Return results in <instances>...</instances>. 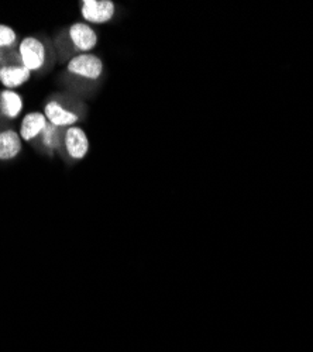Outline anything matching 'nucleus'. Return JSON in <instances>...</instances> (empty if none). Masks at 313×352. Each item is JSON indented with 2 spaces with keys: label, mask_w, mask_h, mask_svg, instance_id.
Wrapping results in <instances>:
<instances>
[{
  "label": "nucleus",
  "mask_w": 313,
  "mask_h": 352,
  "mask_svg": "<svg viewBox=\"0 0 313 352\" xmlns=\"http://www.w3.org/2000/svg\"><path fill=\"white\" fill-rule=\"evenodd\" d=\"M6 64V51L0 50V67H3Z\"/></svg>",
  "instance_id": "obj_13"
},
{
  "label": "nucleus",
  "mask_w": 313,
  "mask_h": 352,
  "mask_svg": "<svg viewBox=\"0 0 313 352\" xmlns=\"http://www.w3.org/2000/svg\"><path fill=\"white\" fill-rule=\"evenodd\" d=\"M19 44V37L14 28L8 24H0V50H13Z\"/></svg>",
  "instance_id": "obj_12"
},
{
  "label": "nucleus",
  "mask_w": 313,
  "mask_h": 352,
  "mask_svg": "<svg viewBox=\"0 0 313 352\" xmlns=\"http://www.w3.org/2000/svg\"><path fill=\"white\" fill-rule=\"evenodd\" d=\"M33 74L19 61L6 63L3 67H0V85L3 86V89L17 91L30 80Z\"/></svg>",
  "instance_id": "obj_8"
},
{
  "label": "nucleus",
  "mask_w": 313,
  "mask_h": 352,
  "mask_svg": "<svg viewBox=\"0 0 313 352\" xmlns=\"http://www.w3.org/2000/svg\"><path fill=\"white\" fill-rule=\"evenodd\" d=\"M24 142L14 129L0 130V162L16 160L23 151Z\"/></svg>",
  "instance_id": "obj_9"
},
{
  "label": "nucleus",
  "mask_w": 313,
  "mask_h": 352,
  "mask_svg": "<svg viewBox=\"0 0 313 352\" xmlns=\"http://www.w3.org/2000/svg\"><path fill=\"white\" fill-rule=\"evenodd\" d=\"M116 13V6L111 0H82L80 17L88 24H106Z\"/></svg>",
  "instance_id": "obj_5"
},
{
  "label": "nucleus",
  "mask_w": 313,
  "mask_h": 352,
  "mask_svg": "<svg viewBox=\"0 0 313 352\" xmlns=\"http://www.w3.org/2000/svg\"><path fill=\"white\" fill-rule=\"evenodd\" d=\"M24 98L17 91H0V116L6 120H16L23 114Z\"/></svg>",
  "instance_id": "obj_10"
},
{
  "label": "nucleus",
  "mask_w": 313,
  "mask_h": 352,
  "mask_svg": "<svg viewBox=\"0 0 313 352\" xmlns=\"http://www.w3.org/2000/svg\"><path fill=\"white\" fill-rule=\"evenodd\" d=\"M63 148L69 160L82 161L91 150V141L87 131L78 124L65 129L63 137Z\"/></svg>",
  "instance_id": "obj_4"
},
{
  "label": "nucleus",
  "mask_w": 313,
  "mask_h": 352,
  "mask_svg": "<svg viewBox=\"0 0 313 352\" xmlns=\"http://www.w3.org/2000/svg\"><path fill=\"white\" fill-rule=\"evenodd\" d=\"M47 126H48V120L45 114L40 110H33L23 114L17 131L23 142H33L40 138V135L43 134Z\"/></svg>",
  "instance_id": "obj_7"
},
{
  "label": "nucleus",
  "mask_w": 313,
  "mask_h": 352,
  "mask_svg": "<svg viewBox=\"0 0 313 352\" xmlns=\"http://www.w3.org/2000/svg\"><path fill=\"white\" fill-rule=\"evenodd\" d=\"M67 72L85 80H98L103 74V61L94 52L75 54L67 63Z\"/></svg>",
  "instance_id": "obj_2"
},
{
  "label": "nucleus",
  "mask_w": 313,
  "mask_h": 352,
  "mask_svg": "<svg viewBox=\"0 0 313 352\" xmlns=\"http://www.w3.org/2000/svg\"><path fill=\"white\" fill-rule=\"evenodd\" d=\"M63 137H64V130L63 129H58V127H55V126L48 123V126L43 131V134L40 135L39 141L44 148V151H47L50 154H54V153L61 150Z\"/></svg>",
  "instance_id": "obj_11"
},
{
  "label": "nucleus",
  "mask_w": 313,
  "mask_h": 352,
  "mask_svg": "<svg viewBox=\"0 0 313 352\" xmlns=\"http://www.w3.org/2000/svg\"><path fill=\"white\" fill-rule=\"evenodd\" d=\"M17 61L32 74L41 71L48 61V48L43 40L34 36H27L19 41Z\"/></svg>",
  "instance_id": "obj_1"
},
{
  "label": "nucleus",
  "mask_w": 313,
  "mask_h": 352,
  "mask_svg": "<svg viewBox=\"0 0 313 352\" xmlns=\"http://www.w3.org/2000/svg\"><path fill=\"white\" fill-rule=\"evenodd\" d=\"M43 113L45 114L47 120L50 124L58 127V129H69L72 126H76L79 122V114L74 110L64 106L60 100L50 99L45 102Z\"/></svg>",
  "instance_id": "obj_6"
},
{
  "label": "nucleus",
  "mask_w": 313,
  "mask_h": 352,
  "mask_svg": "<svg viewBox=\"0 0 313 352\" xmlns=\"http://www.w3.org/2000/svg\"><path fill=\"white\" fill-rule=\"evenodd\" d=\"M68 41L75 51V54H88L92 52L98 45V33L95 28L85 23V21H75L68 27Z\"/></svg>",
  "instance_id": "obj_3"
}]
</instances>
